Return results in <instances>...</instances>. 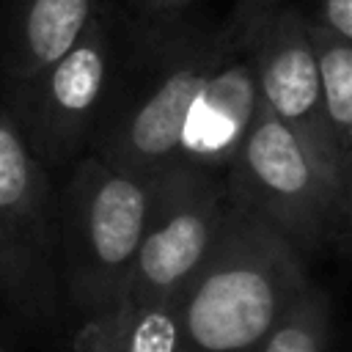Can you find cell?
I'll return each instance as SVG.
<instances>
[{"mask_svg": "<svg viewBox=\"0 0 352 352\" xmlns=\"http://www.w3.org/2000/svg\"><path fill=\"white\" fill-rule=\"evenodd\" d=\"M148 179L151 198L140 245L110 308L173 302L201 264L226 206V170L220 168L173 165Z\"/></svg>", "mask_w": 352, "mask_h": 352, "instance_id": "obj_6", "label": "cell"}, {"mask_svg": "<svg viewBox=\"0 0 352 352\" xmlns=\"http://www.w3.org/2000/svg\"><path fill=\"white\" fill-rule=\"evenodd\" d=\"M113 66L116 38L102 8L60 58L25 80L8 82L3 110L44 168L82 154L94 135Z\"/></svg>", "mask_w": 352, "mask_h": 352, "instance_id": "obj_5", "label": "cell"}, {"mask_svg": "<svg viewBox=\"0 0 352 352\" xmlns=\"http://www.w3.org/2000/svg\"><path fill=\"white\" fill-rule=\"evenodd\" d=\"M151 179L121 170L94 151L74 160L58 195V280L82 319L104 314L121 294L140 245Z\"/></svg>", "mask_w": 352, "mask_h": 352, "instance_id": "obj_4", "label": "cell"}, {"mask_svg": "<svg viewBox=\"0 0 352 352\" xmlns=\"http://www.w3.org/2000/svg\"><path fill=\"white\" fill-rule=\"evenodd\" d=\"M104 8V0H14L3 50L8 82L60 58Z\"/></svg>", "mask_w": 352, "mask_h": 352, "instance_id": "obj_9", "label": "cell"}, {"mask_svg": "<svg viewBox=\"0 0 352 352\" xmlns=\"http://www.w3.org/2000/svg\"><path fill=\"white\" fill-rule=\"evenodd\" d=\"M330 333V297L311 283L253 352H327Z\"/></svg>", "mask_w": 352, "mask_h": 352, "instance_id": "obj_12", "label": "cell"}, {"mask_svg": "<svg viewBox=\"0 0 352 352\" xmlns=\"http://www.w3.org/2000/svg\"><path fill=\"white\" fill-rule=\"evenodd\" d=\"M330 33L352 41V0H319V11L314 16Z\"/></svg>", "mask_w": 352, "mask_h": 352, "instance_id": "obj_13", "label": "cell"}, {"mask_svg": "<svg viewBox=\"0 0 352 352\" xmlns=\"http://www.w3.org/2000/svg\"><path fill=\"white\" fill-rule=\"evenodd\" d=\"M234 22L239 25V36L250 58L258 104L352 176V168L341 162L322 116L308 16L300 8L272 3Z\"/></svg>", "mask_w": 352, "mask_h": 352, "instance_id": "obj_8", "label": "cell"}, {"mask_svg": "<svg viewBox=\"0 0 352 352\" xmlns=\"http://www.w3.org/2000/svg\"><path fill=\"white\" fill-rule=\"evenodd\" d=\"M308 286L300 250L226 195L214 236L176 294L179 352H253Z\"/></svg>", "mask_w": 352, "mask_h": 352, "instance_id": "obj_2", "label": "cell"}, {"mask_svg": "<svg viewBox=\"0 0 352 352\" xmlns=\"http://www.w3.org/2000/svg\"><path fill=\"white\" fill-rule=\"evenodd\" d=\"M195 0H148V8L143 16H182L184 8H190Z\"/></svg>", "mask_w": 352, "mask_h": 352, "instance_id": "obj_14", "label": "cell"}, {"mask_svg": "<svg viewBox=\"0 0 352 352\" xmlns=\"http://www.w3.org/2000/svg\"><path fill=\"white\" fill-rule=\"evenodd\" d=\"M77 352H179V311L173 302L110 308L82 319Z\"/></svg>", "mask_w": 352, "mask_h": 352, "instance_id": "obj_10", "label": "cell"}, {"mask_svg": "<svg viewBox=\"0 0 352 352\" xmlns=\"http://www.w3.org/2000/svg\"><path fill=\"white\" fill-rule=\"evenodd\" d=\"M0 352H6V346H3V344H0Z\"/></svg>", "mask_w": 352, "mask_h": 352, "instance_id": "obj_17", "label": "cell"}, {"mask_svg": "<svg viewBox=\"0 0 352 352\" xmlns=\"http://www.w3.org/2000/svg\"><path fill=\"white\" fill-rule=\"evenodd\" d=\"M58 286V195L0 107V292L22 311H47Z\"/></svg>", "mask_w": 352, "mask_h": 352, "instance_id": "obj_7", "label": "cell"}, {"mask_svg": "<svg viewBox=\"0 0 352 352\" xmlns=\"http://www.w3.org/2000/svg\"><path fill=\"white\" fill-rule=\"evenodd\" d=\"M124 3H126L132 11H138L140 16H143V14H146V8H148V0H124Z\"/></svg>", "mask_w": 352, "mask_h": 352, "instance_id": "obj_16", "label": "cell"}, {"mask_svg": "<svg viewBox=\"0 0 352 352\" xmlns=\"http://www.w3.org/2000/svg\"><path fill=\"white\" fill-rule=\"evenodd\" d=\"M140 19L132 58L113 66L91 151L146 179L173 165L226 170L258 104L239 25L206 33L179 16Z\"/></svg>", "mask_w": 352, "mask_h": 352, "instance_id": "obj_1", "label": "cell"}, {"mask_svg": "<svg viewBox=\"0 0 352 352\" xmlns=\"http://www.w3.org/2000/svg\"><path fill=\"white\" fill-rule=\"evenodd\" d=\"M272 3H280V0H236V8H234L231 19H242V16H248V14L258 11V8H267Z\"/></svg>", "mask_w": 352, "mask_h": 352, "instance_id": "obj_15", "label": "cell"}, {"mask_svg": "<svg viewBox=\"0 0 352 352\" xmlns=\"http://www.w3.org/2000/svg\"><path fill=\"white\" fill-rule=\"evenodd\" d=\"M226 195L275 228L305 261L346 242L352 176L261 104L226 168Z\"/></svg>", "mask_w": 352, "mask_h": 352, "instance_id": "obj_3", "label": "cell"}, {"mask_svg": "<svg viewBox=\"0 0 352 352\" xmlns=\"http://www.w3.org/2000/svg\"><path fill=\"white\" fill-rule=\"evenodd\" d=\"M308 36L319 74L322 116L341 162L352 168V41L314 19H308Z\"/></svg>", "mask_w": 352, "mask_h": 352, "instance_id": "obj_11", "label": "cell"}]
</instances>
